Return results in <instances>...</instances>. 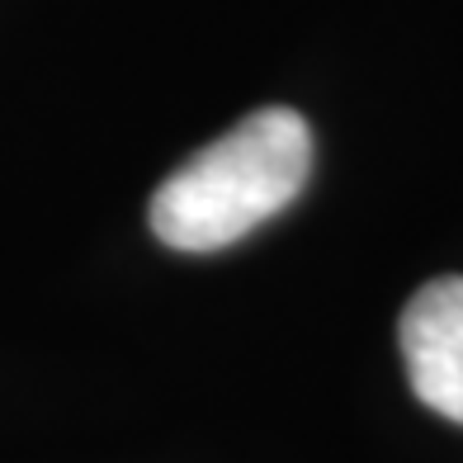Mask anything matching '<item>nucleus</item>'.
Returning a JSON list of instances; mask_svg holds the SVG:
<instances>
[{
  "instance_id": "1",
  "label": "nucleus",
  "mask_w": 463,
  "mask_h": 463,
  "mask_svg": "<svg viewBox=\"0 0 463 463\" xmlns=\"http://www.w3.org/2000/svg\"><path fill=\"white\" fill-rule=\"evenodd\" d=\"M312 175V128L293 109H256L194 152L152 194V232L184 256H208L298 199Z\"/></svg>"
},
{
  "instance_id": "2",
  "label": "nucleus",
  "mask_w": 463,
  "mask_h": 463,
  "mask_svg": "<svg viewBox=\"0 0 463 463\" xmlns=\"http://www.w3.org/2000/svg\"><path fill=\"white\" fill-rule=\"evenodd\" d=\"M397 341L411 392L435 416L463 426V275L420 288L402 312Z\"/></svg>"
}]
</instances>
